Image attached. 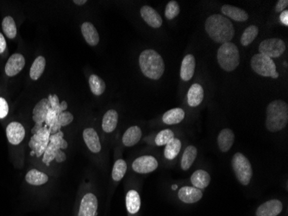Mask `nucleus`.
Returning a JSON list of instances; mask_svg holds the SVG:
<instances>
[{
    "instance_id": "f257e3e1",
    "label": "nucleus",
    "mask_w": 288,
    "mask_h": 216,
    "mask_svg": "<svg viewBox=\"0 0 288 216\" xmlns=\"http://www.w3.org/2000/svg\"><path fill=\"white\" fill-rule=\"evenodd\" d=\"M204 27L209 36L216 43H230L234 37L233 23L226 17L219 14L211 16L205 21Z\"/></svg>"
},
{
    "instance_id": "f03ea898",
    "label": "nucleus",
    "mask_w": 288,
    "mask_h": 216,
    "mask_svg": "<svg viewBox=\"0 0 288 216\" xmlns=\"http://www.w3.org/2000/svg\"><path fill=\"white\" fill-rule=\"evenodd\" d=\"M288 123V105L285 101L275 100L267 108L266 127L270 132L283 130Z\"/></svg>"
},
{
    "instance_id": "7ed1b4c3",
    "label": "nucleus",
    "mask_w": 288,
    "mask_h": 216,
    "mask_svg": "<svg viewBox=\"0 0 288 216\" xmlns=\"http://www.w3.org/2000/svg\"><path fill=\"white\" fill-rule=\"evenodd\" d=\"M139 65L142 73L152 80H159L165 71V63L156 51L146 50L139 57Z\"/></svg>"
},
{
    "instance_id": "20e7f679",
    "label": "nucleus",
    "mask_w": 288,
    "mask_h": 216,
    "mask_svg": "<svg viewBox=\"0 0 288 216\" xmlns=\"http://www.w3.org/2000/svg\"><path fill=\"white\" fill-rule=\"evenodd\" d=\"M218 62L227 72L234 71L240 63L238 48L231 42L222 44L218 51Z\"/></svg>"
},
{
    "instance_id": "39448f33",
    "label": "nucleus",
    "mask_w": 288,
    "mask_h": 216,
    "mask_svg": "<svg viewBox=\"0 0 288 216\" xmlns=\"http://www.w3.org/2000/svg\"><path fill=\"white\" fill-rule=\"evenodd\" d=\"M231 163L239 182L243 186L249 185L253 177V169L250 160L244 155L237 152L233 156Z\"/></svg>"
},
{
    "instance_id": "423d86ee",
    "label": "nucleus",
    "mask_w": 288,
    "mask_h": 216,
    "mask_svg": "<svg viewBox=\"0 0 288 216\" xmlns=\"http://www.w3.org/2000/svg\"><path fill=\"white\" fill-rule=\"evenodd\" d=\"M251 68L255 73L264 77H273L277 73L276 65L273 59L263 54H256L251 59Z\"/></svg>"
},
{
    "instance_id": "0eeeda50",
    "label": "nucleus",
    "mask_w": 288,
    "mask_h": 216,
    "mask_svg": "<svg viewBox=\"0 0 288 216\" xmlns=\"http://www.w3.org/2000/svg\"><path fill=\"white\" fill-rule=\"evenodd\" d=\"M286 51V44L280 38L266 39L259 46L260 54L269 58H278L281 56Z\"/></svg>"
},
{
    "instance_id": "6e6552de",
    "label": "nucleus",
    "mask_w": 288,
    "mask_h": 216,
    "mask_svg": "<svg viewBox=\"0 0 288 216\" xmlns=\"http://www.w3.org/2000/svg\"><path fill=\"white\" fill-rule=\"evenodd\" d=\"M158 168V161L153 156H142L132 163V169L136 173L147 174L153 172Z\"/></svg>"
},
{
    "instance_id": "1a4fd4ad",
    "label": "nucleus",
    "mask_w": 288,
    "mask_h": 216,
    "mask_svg": "<svg viewBox=\"0 0 288 216\" xmlns=\"http://www.w3.org/2000/svg\"><path fill=\"white\" fill-rule=\"evenodd\" d=\"M283 211V203L278 199H272L260 205L255 216H278Z\"/></svg>"
},
{
    "instance_id": "9d476101",
    "label": "nucleus",
    "mask_w": 288,
    "mask_h": 216,
    "mask_svg": "<svg viewBox=\"0 0 288 216\" xmlns=\"http://www.w3.org/2000/svg\"><path fill=\"white\" fill-rule=\"evenodd\" d=\"M98 210V199L92 193L85 195L81 200L79 216H96Z\"/></svg>"
},
{
    "instance_id": "9b49d317",
    "label": "nucleus",
    "mask_w": 288,
    "mask_h": 216,
    "mask_svg": "<svg viewBox=\"0 0 288 216\" xmlns=\"http://www.w3.org/2000/svg\"><path fill=\"white\" fill-rule=\"evenodd\" d=\"M179 199L182 202L186 204L196 203L200 201L203 197V192L201 189H197L195 187H182L178 192Z\"/></svg>"
},
{
    "instance_id": "f8f14e48",
    "label": "nucleus",
    "mask_w": 288,
    "mask_h": 216,
    "mask_svg": "<svg viewBox=\"0 0 288 216\" xmlns=\"http://www.w3.org/2000/svg\"><path fill=\"white\" fill-rule=\"evenodd\" d=\"M6 136L10 143L14 145H17L24 139L25 130L23 126L18 122H12L8 125L6 128Z\"/></svg>"
},
{
    "instance_id": "ddd939ff",
    "label": "nucleus",
    "mask_w": 288,
    "mask_h": 216,
    "mask_svg": "<svg viewBox=\"0 0 288 216\" xmlns=\"http://www.w3.org/2000/svg\"><path fill=\"white\" fill-rule=\"evenodd\" d=\"M25 66V59L23 54H14L9 58L5 65V73L8 76L12 77L20 73Z\"/></svg>"
},
{
    "instance_id": "4468645a",
    "label": "nucleus",
    "mask_w": 288,
    "mask_h": 216,
    "mask_svg": "<svg viewBox=\"0 0 288 216\" xmlns=\"http://www.w3.org/2000/svg\"><path fill=\"white\" fill-rule=\"evenodd\" d=\"M50 108L51 106L49 99H42V101H39L38 103L35 105L33 110V120L36 124V126H42V124L46 120Z\"/></svg>"
},
{
    "instance_id": "2eb2a0df",
    "label": "nucleus",
    "mask_w": 288,
    "mask_h": 216,
    "mask_svg": "<svg viewBox=\"0 0 288 216\" xmlns=\"http://www.w3.org/2000/svg\"><path fill=\"white\" fill-rule=\"evenodd\" d=\"M141 16L150 26L152 28H160L162 25V18L154 9L149 5H144L141 8Z\"/></svg>"
},
{
    "instance_id": "dca6fc26",
    "label": "nucleus",
    "mask_w": 288,
    "mask_h": 216,
    "mask_svg": "<svg viewBox=\"0 0 288 216\" xmlns=\"http://www.w3.org/2000/svg\"><path fill=\"white\" fill-rule=\"evenodd\" d=\"M83 139L86 146L93 153L101 151V144L97 131L93 128H86L83 131Z\"/></svg>"
},
{
    "instance_id": "f3484780",
    "label": "nucleus",
    "mask_w": 288,
    "mask_h": 216,
    "mask_svg": "<svg viewBox=\"0 0 288 216\" xmlns=\"http://www.w3.org/2000/svg\"><path fill=\"white\" fill-rule=\"evenodd\" d=\"M47 143H48L47 132L46 131L43 132L42 129H40L31 138L30 146L32 148L34 152L36 153V156L40 157L42 152L46 150Z\"/></svg>"
},
{
    "instance_id": "a211bd4d",
    "label": "nucleus",
    "mask_w": 288,
    "mask_h": 216,
    "mask_svg": "<svg viewBox=\"0 0 288 216\" xmlns=\"http://www.w3.org/2000/svg\"><path fill=\"white\" fill-rule=\"evenodd\" d=\"M235 142L234 132L229 128H224L219 132L218 144L222 152H228L231 149Z\"/></svg>"
},
{
    "instance_id": "6ab92c4d",
    "label": "nucleus",
    "mask_w": 288,
    "mask_h": 216,
    "mask_svg": "<svg viewBox=\"0 0 288 216\" xmlns=\"http://www.w3.org/2000/svg\"><path fill=\"white\" fill-rule=\"evenodd\" d=\"M195 66V57L192 54H186L181 63V77L183 81H188L192 79L194 74Z\"/></svg>"
},
{
    "instance_id": "aec40b11",
    "label": "nucleus",
    "mask_w": 288,
    "mask_h": 216,
    "mask_svg": "<svg viewBox=\"0 0 288 216\" xmlns=\"http://www.w3.org/2000/svg\"><path fill=\"white\" fill-rule=\"evenodd\" d=\"M81 32L85 42L90 46H96L100 43V35L95 26L92 23L85 22L81 25Z\"/></svg>"
},
{
    "instance_id": "412c9836",
    "label": "nucleus",
    "mask_w": 288,
    "mask_h": 216,
    "mask_svg": "<svg viewBox=\"0 0 288 216\" xmlns=\"http://www.w3.org/2000/svg\"><path fill=\"white\" fill-rule=\"evenodd\" d=\"M63 137V133L60 132L59 135H55V141L54 137H51V142L50 145L47 147L45 150V154L43 157V162L46 163L47 165H50V161H52L55 158V155L60 149H61V140Z\"/></svg>"
},
{
    "instance_id": "4be33fe9",
    "label": "nucleus",
    "mask_w": 288,
    "mask_h": 216,
    "mask_svg": "<svg viewBox=\"0 0 288 216\" xmlns=\"http://www.w3.org/2000/svg\"><path fill=\"white\" fill-rule=\"evenodd\" d=\"M204 100V89L202 86L195 83L191 86L187 93V102L190 107L196 108Z\"/></svg>"
},
{
    "instance_id": "5701e85b",
    "label": "nucleus",
    "mask_w": 288,
    "mask_h": 216,
    "mask_svg": "<svg viewBox=\"0 0 288 216\" xmlns=\"http://www.w3.org/2000/svg\"><path fill=\"white\" fill-rule=\"evenodd\" d=\"M221 11L223 12V15L226 16L231 19L235 20L237 22H245L249 19V15L244 10H242L238 7H235L232 5L225 4L221 8Z\"/></svg>"
},
{
    "instance_id": "b1692460",
    "label": "nucleus",
    "mask_w": 288,
    "mask_h": 216,
    "mask_svg": "<svg viewBox=\"0 0 288 216\" xmlns=\"http://www.w3.org/2000/svg\"><path fill=\"white\" fill-rule=\"evenodd\" d=\"M191 181L193 187L202 190V189H206L210 184L211 176L205 170H198L192 174Z\"/></svg>"
},
{
    "instance_id": "393cba45",
    "label": "nucleus",
    "mask_w": 288,
    "mask_h": 216,
    "mask_svg": "<svg viewBox=\"0 0 288 216\" xmlns=\"http://www.w3.org/2000/svg\"><path fill=\"white\" fill-rule=\"evenodd\" d=\"M119 123V113L115 110L111 109L105 112L102 120V128L104 132L111 133L115 130Z\"/></svg>"
},
{
    "instance_id": "a878e982",
    "label": "nucleus",
    "mask_w": 288,
    "mask_h": 216,
    "mask_svg": "<svg viewBox=\"0 0 288 216\" xmlns=\"http://www.w3.org/2000/svg\"><path fill=\"white\" fill-rule=\"evenodd\" d=\"M142 138V130L138 126L128 128L123 136V144L127 147L134 146Z\"/></svg>"
},
{
    "instance_id": "bb28decb",
    "label": "nucleus",
    "mask_w": 288,
    "mask_h": 216,
    "mask_svg": "<svg viewBox=\"0 0 288 216\" xmlns=\"http://www.w3.org/2000/svg\"><path fill=\"white\" fill-rule=\"evenodd\" d=\"M126 208L128 212L132 215L138 213L141 208V197L134 189L130 190L126 195Z\"/></svg>"
},
{
    "instance_id": "cd10ccee",
    "label": "nucleus",
    "mask_w": 288,
    "mask_h": 216,
    "mask_svg": "<svg viewBox=\"0 0 288 216\" xmlns=\"http://www.w3.org/2000/svg\"><path fill=\"white\" fill-rule=\"evenodd\" d=\"M185 112L181 108H173L166 112L162 117V121L167 125H176L184 120Z\"/></svg>"
},
{
    "instance_id": "c85d7f7f",
    "label": "nucleus",
    "mask_w": 288,
    "mask_h": 216,
    "mask_svg": "<svg viewBox=\"0 0 288 216\" xmlns=\"http://www.w3.org/2000/svg\"><path fill=\"white\" fill-rule=\"evenodd\" d=\"M197 155H198V150L196 147L193 145H189L186 147L181 158V169L183 170H189L192 165V163L195 161Z\"/></svg>"
},
{
    "instance_id": "c756f323",
    "label": "nucleus",
    "mask_w": 288,
    "mask_h": 216,
    "mask_svg": "<svg viewBox=\"0 0 288 216\" xmlns=\"http://www.w3.org/2000/svg\"><path fill=\"white\" fill-rule=\"evenodd\" d=\"M26 181L31 185L39 186L45 184L49 181V177L46 174L37 170H31L28 172L25 177Z\"/></svg>"
},
{
    "instance_id": "7c9ffc66",
    "label": "nucleus",
    "mask_w": 288,
    "mask_h": 216,
    "mask_svg": "<svg viewBox=\"0 0 288 216\" xmlns=\"http://www.w3.org/2000/svg\"><path fill=\"white\" fill-rule=\"evenodd\" d=\"M181 150V142L180 139H172L169 143L166 144L164 156L168 160H173L180 153Z\"/></svg>"
},
{
    "instance_id": "2f4dec72",
    "label": "nucleus",
    "mask_w": 288,
    "mask_h": 216,
    "mask_svg": "<svg viewBox=\"0 0 288 216\" xmlns=\"http://www.w3.org/2000/svg\"><path fill=\"white\" fill-rule=\"evenodd\" d=\"M46 60L43 56H38L35 59L30 70V75L32 80L37 81L42 76L43 71L45 70Z\"/></svg>"
},
{
    "instance_id": "473e14b6",
    "label": "nucleus",
    "mask_w": 288,
    "mask_h": 216,
    "mask_svg": "<svg viewBox=\"0 0 288 216\" xmlns=\"http://www.w3.org/2000/svg\"><path fill=\"white\" fill-rule=\"evenodd\" d=\"M89 85L92 93L94 95L100 96L103 94L105 90V83L104 80L101 79L100 76L96 74H92L89 78Z\"/></svg>"
},
{
    "instance_id": "72a5a7b5",
    "label": "nucleus",
    "mask_w": 288,
    "mask_h": 216,
    "mask_svg": "<svg viewBox=\"0 0 288 216\" xmlns=\"http://www.w3.org/2000/svg\"><path fill=\"white\" fill-rule=\"evenodd\" d=\"M127 171V163L123 159L116 161L112 170V179L116 181H119L123 179Z\"/></svg>"
},
{
    "instance_id": "f704fd0d",
    "label": "nucleus",
    "mask_w": 288,
    "mask_h": 216,
    "mask_svg": "<svg viewBox=\"0 0 288 216\" xmlns=\"http://www.w3.org/2000/svg\"><path fill=\"white\" fill-rule=\"evenodd\" d=\"M2 28L8 38H15L17 36V26H16L15 21L12 17L7 16L4 18L2 22Z\"/></svg>"
},
{
    "instance_id": "c9c22d12",
    "label": "nucleus",
    "mask_w": 288,
    "mask_h": 216,
    "mask_svg": "<svg viewBox=\"0 0 288 216\" xmlns=\"http://www.w3.org/2000/svg\"><path fill=\"white\" fill-rule=\"evenodd\" d=\"M258 33H259V29L255 25H250L247 28L241 37V43L242 46L250 45V43H252L257 36Z\"/></svg>"
},
{
    "instance_id": "e433bc0d",
    "label": "nucleus",
    "mask_w": 288,
    "mask_h": 216,
    "mask_svg": "<svg viewBox=\"0 0 288 216\" xmlns=\"http://www.w3.org/2000/svg\"><path fill=\"white\" fill-rule=\"evenodd\" d=\"M174 139V133L170 129H165L160 131L155 138V144L158 146H163Z\"/></svg>"
},
{
    "instance_id": "4c0bfd02",
    "label": "nucleus",
    "mask_w": 288,
    "mask_h": 216,
    "mask_svg": "<svg viewBox=\"0 0 288 216\" xmlns=\"http://www.w3.org/2000/svg\"><path fill=\"white\" fill-rule=\"evenodd\" d=\"M180 5L176 1H170L169 4H167L165 10V17L167 19L172 20L176 18L177 16L180 14Z\"/></svg>"
},
{
    "instance_id": "58836bf2",
    "label": "nucleus",
    "mask_w": 288,
    "mask_h": 216,
    "mask_svg": "<svg viewBox=\"0 0 288 216\" xmlns=\"http://www.w3.org/2000/svg\"><path fill=\"white\" fill-rule=\"evenodd\" d=\"M73 115L69 112H62L58 115L57 121L61 126H66L72 123Z\"/></svg>"
},
{
    "instance_id": "ea45409f",
    "label": "nucleus",
    "mask_w": 288,
    "mask_h": 216,
    "mask_svg": "<svg viewBox=\"0 0 288 216\" xmlns=\"http://www.w3.org/2000/svg\"><path fill=\"white\" fill-rule=\"evenodd\" d=\"M9 112V107L7 101L4 98H0V120L4 119L7 116Z\"/></svg>"
},
{
    "instance_id": "a19ab883",
    "label": "nucleus",
    "mask_w": 288,
    "mask_h": 216,
    "mask_svg": "<svg viewBox=\"0 0 288 216\" xmlns=\"http://www.w3.org/2000/svg\"><path fill=\"white\" fill-rule=\"evenodd\" d=\"M288 6V0H280L278 1L276 6H275V11L276 12H284L285 9Z\"/></svg>"
},
{
    "instance_id": "79ce46f5",
    "label": "nucleus",
    "mask_w": 288,
    "mask_h": 216,
    "mask_svg": "<svg viewBox=\"0 0 288 216\" xmlns=\"http://www.w3.org/2000/svg\"><path fill=\"white\" fill-rule=\"evenodd\" d=\"M54 159H55V160H56L58 162H62L65 161L67 157H66L65 153L60 149V150L56 152V155H55V158H54Z\"/></svg>"
},
{
    "instance_id": "37998d69",
    "label": "nucleus",
    "mask_w": 288,
    "mask_h": 216,
    "mask_svg": "<svg viewBox=\"0 0 288 216\" xmlns=\"http://www.w3.org/2000/svg\"><path fill=\"white\" fill-rule=\"evenodd\" d=\"M280 19L282 24H284L286 26L288 25V11L285 10L284 12H281V16H280Z\"/></svg>"
},
{
    "instance_id": "c03bdc74",
    "label": "nucleus",
    "mask_w": 288,
    "mask_h": 216,
    "mask_svg": "<svg viewBox=\"0 0 288 216\" xmlns=\"http://www.w3.org/2000/svg\"><path fill=\"white\" fill-rule=\"evenodd\" d=\"M6 49V41L4 39V36L0 33V54H2Z\"/></svg>"
},
{
    "instance_id": "a18cd8bd",
    "label": "nucleus",
    "mask_w": 288,
    "mask_h": 216,
    "mask_svg": "<svg viewBox=\"0 0 288 216\" xmlns=\"http://www.w3.org/2000/svg\"><path fill=\"white\" fill-rule=\"evenodd\" d=\"M67 108H68V103L66 101H62L60 104V111L61 112H64Z\"/></svg>"
},
{
    "instance_id": "49530a36",
    "label": "nucleus",
    "mask_w": 288,
    "mask_h": 216,
    "mask_svg": "<svg viewBox=\"0 0 288 216\" xmlns=\"http://www.w3.org/2000/svg\"><path fill=\"white\" fill-rule=\"evenodd\" d=\"M73 3L77 5H83L85 3H87V1L86 0H74Z\"/></svg>"
},
{
    "instance_id": "de8ad7c7",
    "label": "nucleus",
    "mask_w": 288,
    "mask_h": 216,
    "mask_svg": "<svg viewBox=\"0 0 288 216\" xmlns=\"http://www.w3.org/2000/svg\"><path fill=\"white\" fill-rule=\"evenodd\" d=\"M67 148H68V143L66 140L62 139L61 140V149H67Z\"/></svg>"
},
{
    "instance_id": "09e8293b",
    "label": "nucleus",
    "mask_w": 288,
    "mask_h": 216,
    "mask_svg": "<svg viewBox=\"0 0 288 216\" xmlns=\"http://www.w3.org/2000/svg\"><path fill=\"white\" fill-rule=\"evenodd\" d=\"M279 77V73H278V72H277L276 73H275V74H274V75H273V79H277V78Z\"/></svg>"
}]
</instances>
